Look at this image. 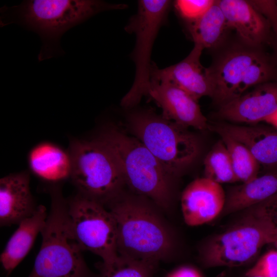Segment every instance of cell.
I'll return each instance as SVG.
<instances>
[{"mask_svg":"<svg viewBox=\"0 0 277 277\" xmlns=\"http://www.w3.org/2000/svg\"><path fill=\"white\" fill-rule=\"evenodd\" d=\"M124 4L98 0H27L1 9V26L17 24L36 32L42 41V61L63 53L60 39L71 28L102 11L123 9Z\"/></svg>","mask_w":277,"mask_h":277,"instance_id":"obj_1","label":"cell"},{"mask_svg":"<svg viewBox=\"0 0 277 277\" xmlns=\"http://www.w3.org/2000/svg\"><path fill=\"white\" fill-rule=\"evenodd\" d=\"M106 208L115 221L118 255L156 265L170 257L174 247L173 234L152 206L119 197Z\"/></svg>","mask_w":277,"mask_h":277,"instance_id":"obj_2","label":"cell"},{"mask_svg":"<svg viewBox=\"0 0 277 277\" xmlns=\"http://www.w3.org/2000/svg\"><path fill=\"white\" fill-rule=\"evenodd\" d=\"M51 205L41 234L42 244L28 277H93L73 234L67 200L58 187L50 191Z\"/></svg>","mask_w":277,"mask_h":277,"instance_id":"obj_3","label":"cell"},{"mask_svg":"<svg viewBox=\"0 0 277 277\" xmlns=\"http://www.w3.org/2000/svg\"><path fill=\"white\" fill-rule=\"evenodd\" d=\"M97 140L113 157L125 183L157 206L168 208L170 176L140 141L115 129L106 131Z\"/></svg>","mask_w":277,"mask_h":277,"instance_id":"obj_4","label":"cell"},{"mask_svg":"<svg viewBox=\"0 0 277 277\" xmlns=\"http://www.w3.org/2000/svg\"><path fill=\"white\" fill-rule=\"evenodd\" d=\"M129 121L135 137L170 176L179 173L196 157L198 142L187 127L151 111L135 112L130 116Z\"/></svg>","mask_w":277,"mask_h":277,"instance_id":"obj_5","label":"cell"},{"mask_svg":"<svg viewBox=\"0 0 277 277\" xmlns=\"http://www.w3.org/2000/svg\"><path fill=\"white\" fill-rule=\"evenodd\" d=\"M68 151L69 178L77 194L106 207L119 197L124 181L113 157L97 140L73 141Z\"/></svg>","mask_w":277,"mask_h":277,"instance_id":"obj_6","label":"cell"},{"mask_svg":"<svg viewBox=\"0 0 277 277\" xmlns=\"http://www.w3.org/2000/svg\"><path fill=\"white\" fill-rule=\"evenodd\" d=\"M275 226L266 219L247 213L239 223L205 242L200 249L201 261L207 267L245 265L265 245L271 243Z\"/></svg>","mask_w":277,"mask_h":277,"instance_id":"obj_7","label":"cell"},{"mask_svg":"<svg viewBox=\"0 0 277 277\" xmlns=\"http://www.w3.org/2000/svg\"><path fill=\"white\" fill-rule=\"evenodd\" d=\"M171 4L168 0L138 1L136 13L125 27L126 32L135 34L136 41L131 55L135 67V77L130 89L121 100L124 107H132L148 95L153 46L160 29L167 22Z\"/></svg>","mask_w":277,"mask_h":277,"instance_id":"obj_8","label":"cell"},{"mask_svg":"<svg viewBox=\"0 0 277 277\" xmlns=\"http://www.w3.org/2000/svg\"><path fill=\"white\" fill-rule=\"evenodd\" d=\"M68 213L74 238L83 250L110 264L118 258L117 230L111 212L103 205L78 194L67 201Z\"/></svg>","mask_w":277,"mask_h":277,"instance_id":"obj_9","label":"cell"},{"mask_svg":"<svg viewBox=\"0 0 277 277\" xmlns=\"http://www.w3.org/2000/svg\"><path fill=\"white\" fill-rule=\"evenodd\" d=\"M211 68L215 87L213 97L221 105L242 95L250 87L264 82L270 74L265 60L250 51L229 53Z\"/></svg>","mask_w":277,"mask_h":277,"instance_id":"obj_10","label":"cell"},{"mask_svg":"<svg viewBox=\"0 0 277 277\" xmlns=\"http://www.w3.org/2000/svg\"><path fill=\"white\" fill-rule=\"evenodd\" d=\"M148 95L161 108L163 117L187 128L203 130L208 127L198 100L176 85L151 80Z\"/></svg>","mask_w":277,"mask_h":277,"instance_id":"obj_11","label":"cell"},{"mask_svg":"<svg viewBox=\"0 0 277 277\" xmlns=\"http://www.w3.org/2000/svg\"><path fill=\"white\" fill-rule=\"evenodd\" d=\"M204 49L194 45L182 61L163 69L152 64L151 80L170 82L196 100L204 96L213 97L214 83L211 68L204 67L200 62Z\"/></svg>","mask_w":277,"mask_h":277,"instance_id":"obj_12","label":"cell"},{"mask_svg":"<svg viewBox=\"0 0 277 277\" xmlns=\"http://www.w3.org/2000/svg\"><path fill=\"white\" fill-rule=\"evenodd\" d=\"M226 197L221 184L205 177L193 180L186 186L181 196L184 222L190 226L211 222L222 213Z\"/></svg>","mask_w":277,"mask_h":277,"instance_id":"obj_13","label":"cell"},{"mask_svg":"<svg viewBox=\"0 0 277 277\" xmlns=\"http://www.w3.org/2000/svg\"><path fill=\"white\" fill-rule=\"evenodd\" d=\"M26 172L10 174L0 180V225H18L36 211Z\"/></svg>","mask_w":277,"mask_h":277,"instance_id":"obj_14","label":"cell"},{"mask_svg":"<svg viewBox=\"0 0 277 277\" xmlns=\"http://www.w3.org/2000/svg\"><path fill=\"white\" fill-rule=\"evenodd\" d=\"M277 109V86L264 85L221 105L222 118L236 123H257Z\"/></svg>","mask_w":277,"mask_h":277,"instance_id":"obj_15","label":"cell"},{"mask_svg":"<svg viewBox=\"0 0 277 277\" xmlns=\"http://www.w3.org/2000/svg\"><path fill=\"white\" fill-rule=\"evenodd\" d=\"M211 129L225 133L244 145L260 164H277V131L261 126L229 124L213 125Z\"/></svg>","mask_w":277,"mask_h":277,"instance_id":"obj_16","label":"cell"},{"mask_svg":"<svg viewBox=\"0 0 277 277\" xmlns=\"http://www.w3.org/2000/svg\"><path fill=\"white\" fill-rule=\"evenodd\" d=\"M48 213L44 206L38 205L34 214L18 225L0 256L1 263L7 275L11 273L31 250L38 234L45 226Z\"/></svg>","mask_w":277,"mask_h":277,"instance_id":"obj_17","label":"cell"},{"mask_svg":"<svg viewBox=\"0 0 277 277\" xmlns=\"http://www.w3.org/2000/svg\"><path fill=\"white\" fill-rule=\"evenodd\" d=\"M217 3L228 27L234 29L247 44L255 45L265 36V19L250 2L243 0H220Z\"/></svg>","mask_w":277,"mask_h":277,"instance_id":"obj_18","label":"cell"},{"mask_svg":"<svg viewBox=\"0 0 277 277\" xmlns=\"http://www.w3.org/2000/svg\"><path fill=\"white\" fill-rule=\"evenodd\" d=\"M28 161L31 170L44 180L56 183L70 177V153L52 143L41 142L34 146Z\"/></svg>","mask_w":277,"mask_h":277,"instance_id":"obj_19","label":"cell"},{"mask_svg":"<svg viewBox=\"0 0 277 277\" xmlns=\"http://www.w3.org/2000/svg\"><path fill=\"white\" fill-rule=\"evenodd\" d=\"M277 193V173L266 174L231 188L226 197L224 214L248 209Z\"/></svg>","mask_w":277,"mask_h":277,"instance_id":"obj_20","label":"cell"},{"mask_svg":"<svg viewBox=\"0 0 277 277\" xmlns=\"http://www.w3.org/2000/svg\"><path fill=\"white\" fill-rule=\"evenodd\" d=\"M228 27L224 13L215 1L213 5L199 18L189 23L188 29L194 45L203 49L216 45Z\"/></svg>","mask_w":277,"mask_h":277,"instance_id":"obj_21","label":"cell"},{"mask_svg":"<svg viewBox=\"0 0 277 277\" xmlns=\"http://www.w3.org/2000/svg\"><path fill=\"white\" fill-rule=\"evenodd\" d=\"M227 149L238 181L248 182L258 176L260 164L242 144L229 135L218 133Z\"/></svg>","mask_w":277,"mask_h":277,"instance_id":"obj_22","label":"cell"},{"mask_svg":"<svg viewBox=\"0 0 277 277\" xmlns=\"http://www.w3.org/2000/svg\"><path fill=\"white\" fill-rule=\"evenodd\" d=\"M205 176L220 184L238 180L227 149L223 141H219L206 155L204 162Z\"/></svg>","mask_w":277,"mask_h":277,"instance_id":"obj_23","label":"cell"},{"mask_svg":"<svg viewBox=\"0 0 277 277\" xmlns=\"http://www.w3.org/2000/svg\"><path fill=\"white\" fill-rule=\"evenodd\" d=\"M156 265L118 255L110 264L101 263L99 277H153Z\"/></svg>","mask_w":277,"mask_h":277,"instance_id":"obj_24","label":"cell"},{"mask_svg":"<svg viewBox=\"0 0 277 277\" xmlns=\"http://www.w3.org/2000/svg\"><path fill=\"white\" fill-rule=\"evenodd\" d=\"M212 0H177L174 7L179 14L188 23L202 16L214 3Z\"/></svg>","mask_w":277,"mask_h":277,"instance_id":"obj_25","label":"cell"},{"mask_svg":"<svg viewBox=\"0 0 277 277\" xmlns=\"http://www.w3.org/2000/svg\"><path fill=\"white\" fill-rule=\"evenodd\" d=\"M277 277V250L269 251L246 273L245 276Z\"/></svg>","mask_w":277,"mask_h":277,"instance_id":"obj_26","label":"cell"},{"mask_svg":"<svg viewBox=\"0 0 277 277\" xmlns=\"http://www.w3.org/2000/svg\"><path fill=\"white\" fill-rule=\"evenodd\" d=\"M247 210V213L266 219L277 225V193Z\"/></svg>","mask_w":277,"mask_h":277,"instance_id":"obj_27","label":"cell"},{"mask_svg":"<svg viewBox=\"0 0 277 277\" xmlns=\"http://www.w3.org/2000/svg\"><path fill=\"white\" fill-rule=\"evenodd\" d=\"M167 277H202V275L191 267L182 266L171 271Z\"/></svg>","mask_w":277,"mask_h":277,"instance_id":"obj_28","label":"cell"},{"mask_svg":"<svg viewBox=\"0 0 277 277\" xmlns=\"http://www.w3.org/2000/svg\"><path fill=\"white\" fill-rule=\"evenodd\" d=\"M264 122L273 126L277 129V109L273 113L266 118Z\"/></svg>","mask_w":277,"mask_h":277,"instance_id":"obj_29","label":"cell"},{"mask_svg":"<svg viewBox=\"0 0 277 277\" xmlns=\"http://www.w3.org/2000/svg\"><path fill=\"white\" fill-rule=\"evenodd\" d=\"M277 241V225L273 229L271 235V243L273 244Z\"/></svg>","mask_w":277,"mask_h":277,"instance_id":"obj_30","label":"cell"},{"mask_svg":"<svg viewBox=\"0 0 277 277\" xmlns=\"http://www.w3.org/2000/svg\"><path fill=\"white\" fill-rule=\"evenodd\" d=\"M245 277H264L260 275H253V276H245Z\"/></svg>","mask_w":277,"mask_h":277,"instance_id":"obj_31","label":"cell"},{"mask_svg":"<svg viewBox=\"0 0 277 277\" xmlns=\"http://www.w3.org/2000/svg\"><path fill=\"white\" fill-rule=\"evenodd\" d=\"M273 244L275 245L276 249L277 250V241L274 242Z\"/></svg>","mask_w":277,"mask_h":277,"instance_id":"obj_32","label":"cell"},{"mask_svg":"<svg viewBox=\"0 0 277 277\" xmlns=\"http://www.w3.org/2000/svg\"><path fill=\"white\" fill-rule=\"evenodd\" d=\"M276 8H277V2H276Z\"/></svg>","mask_w":277,"mask_h":277,"instance_id":"obj_33","label":"cell"}]
</instances>
